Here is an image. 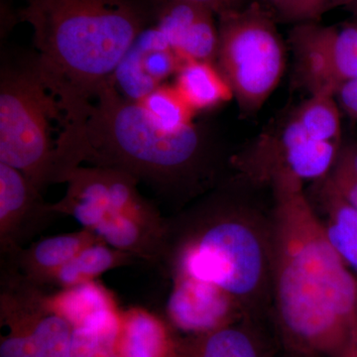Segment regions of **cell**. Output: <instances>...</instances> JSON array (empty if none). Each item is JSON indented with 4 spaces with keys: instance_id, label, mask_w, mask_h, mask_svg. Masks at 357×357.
Wrapping results in <instances>:
<instances>
[{
    "instance_id": "cell-24",
    "label": "cell",
    "mask_w": 357,
    "mask_h": 357,
    "mask_svg": "<svg viewBox=\"0 0 357 357\" xmlns=\"http://www.w3.org/2000/svg\"><path fill=\"white\" fill-rule=\"evenodd\" d=\"M326 178L338 194L357 210V145L340 148L335 165Z\"/></svg>"
},
{
    "instance_id": "cell-30",
    "label": "cell",
    "mask_w": 357,
    "mask_h": 357,
    "mask_svg": "<svg viewBox=\"0 0 357 357\" xmlns=\"http://www.w3.org/2000/svg\"><path fill=\"white\" fill-rule=\"evenodd\" d=\"M288 357H307V356H292V354H288Z\"/></svg>"
},
{
    "instance_id": "cell-19",
    "label": "cell",
    "mask_w": 357,
    "mask_h": 357,
    "mask_svg": "<svg viewBox=\"0 0 357 357\" xmlns=\"http://www.w3.org/2000/svg\"><path fill=\"white\" fill-rule=\"evenodd\" d=\"M48 307L70 324L81 328L117 312L114 296L98 282L91 281L48 294Z\"/></svg>"
},
{
    "instance_id": "cell-3",
    "label": "cell",
    "mask_w": 357,
    "mask_h": 357,
    "mask_svg": "<svg viewBox=\"0 0 357 357\" xmlns=\"http://www.w3.org/2000/svg\"><path fill=\"white\" fill-rule=\"evenodd\" d=\"M20 17L31 25L37 67L65 126L83 121L152 11L139 0H27Z\"/></svg>"
},
{
    "instance_id": "cell-7",
    "label": "cell",
    "mask_w": 357,
    "mask_h": 357,
    "mask_svg": "<svg viewBox=\"0 0 357 357\" xmlns=\"http://www.w3.org/2000/svg\"><path fill=\"white\" fill-rule=\"evenodd\" d=\"M218 68L243 112H257L278 86L286 52L275 16L259 0L218 16Z\"/></svg>"
},
{
    "instance_id": "cell-1",
    "label": "cell",
    "mask_w": 357,
    "mask_h": 357,
    "mask_svg": "<svg viewBox=\"0 0 357 357\" xmlns=\"http://www.w3.org/2000/svg\"><path fill=\"white\" fill-rule=\"evenodd\" d=\"M271 305L288 354L357 357L356 276L326 236L304 182L287 173L269 184Z\"/></svg>"
},
{
    "instance_id": "cell-12",
    "label": "cell",
    "mask_w": 357,
    "mask_h": 357,
    "mask_svg": "<svg viewBox=\"0 0 357 357\" xmlns=\"http://www.w3.org/2000/svg\"><path fill=\"white\" fill-rule=\"evenodd\" d=\"M171 279L167 316L187 337L213 332L251 316L234 296L215 284L189 276Z\"/></svg>"
},
{
    "instance_id": "cell-4",
    "label": "cell",
    "mask_w": 357,
    "mask_h": 357,
    "mask_svg": "<svg viewBox=\"0 0 357 357\" xmlns=\"http://www.w3.org/2000/svg\"><path fill=\"white\" fill-rule=\"evenodd\" d=\"M271 220L215 195L168 218L160 267L227 291L251 314L271 305Z\"/></svg>"
},
{
    "instance_id": "cell-9",
    "label": "cell",
    "mask_w": 357,
    "mask_h": 357,
    "mask_svg": "<svg viewBox=\"0 0 357 357\" xmlns=\"http://www.w3.org/2000/svg\"><path fill=\"white\" fill-rule=\"evenodd\" d=\"M340 150V143L312 139L291 116L283 126L260 136L234 164L255 184L269 185L282 173L314 183L330 174Z\"/></svg>"
},
{
    "instance_id": "cell-16",
    "label": "cell",
    "mask_w": 357,
    "mask_h": 357,
    "mask_svg": "<svg viewBox=\"0 0 357 357\" xmlns=\"http://www.w3.org/2000/svg\"><path fill=\"white\" fill-rule=\"evenodd\" d=\"M314 188L316 206L326 236L345 264L357 274V210L347 203L328 178Z\"/></svg>"
},
{
    "instance_id": "cell-28",
    "label": "cell",
    "mask_w": 357,
    "mask_h": 357,
    "mask_svg": "<svg viewBox=\"0 0 357 357\" xmlns=\"http://www.w3.org/2000/svg\"><path fill=\"white\" fill-rule=\"evenodd\" d=\"M349 9H351V13L354 14V16H356L357 20V0H354V1L351 2V6H349Z\"/></svg>"
},
{
    "instance_id": "cell-31",
    "label": "cell",
    "mask_w": 357,
    "mask_h": 357,
    "mask_svg": "<svg viewBox=\"0 0 357 357\" xmlns=\"http://www.w3.org/2000/svg\"><path fill=\"white\" fill-rule=\"evenodd\" d=\"M356 281H357V276H356ZM356 317H357V285H356Z\"/></svg>"
},
{
    "instance_id": "cell-14",
    "label": "cell",
    "mask_w": 357,
    "mask_h": 357,
    "mask_svg": "<svg viewBox=\"0 0 357 357\" xmlns=\"http://www.w3.org/2000/svg\"><path fill=\"white\" fill-rule=\"evenodd\" d=\"M174 357H275V349L259 318L249 316L213 332L181 338Z\"/></svg>"
},
{
    "instance_id": "cell-13",
    "label": "cell",
    "mask_w": 357,
    "mask_h": 357,
    "mask_svg": "<svg viewBox=\"0 0 357 357\" xmlns=\"http://www.w3.org/2000/svg\"><path fill=\"white\" fill-rule=\"evenodd\" d=\"M152 20L182 62L215 63L218 25L215 14L203 7L177 1L152 0Z\"/></svg>"
},
{
    "instance_id": "cell-25",
    "label": "cell",
    "mask_w": 357,
    "mask_h": 357,
    "mask_svg": "<svg viewBox=\"0 0 357 357\" xmlns=\"http://www.w3.org/2000/svg\"><path fill=\"white\" fill-rule=\"evenodd\" d=\"M354 0H289L275 7L284 20L292 22H317L326 11L340 6H351Z\"/></svg>"
},
{
    "instance_id": "cell-17",
    "label": "cell",
    "mask_w": 357,
    "mask_h": 357,
    "mask_svg": "<svg viewBox=\"0 0 357 357\" xmlns=\"http://www.w3.org/2000/svg\"><path fill=\"white\" fill-rule=\"evenodd\" d=\"M178 342L161 319L145 310L130 309L121 316V357H174Z\"/></svg>"
},
{
    "instance_id": "cell-29",
    "label": "cell",
    "mask_w": 357,
    "mask_h": 357,
    "mask_svg": "<svg viewBox=\"0 0 357 357\" xmlns=\"http://www.w3.org/2000/svg\"><path fill=\"white\" fill-rule=\"evenodd\" d=\"M270 3L273 4L274 7L280 6V4L285 3V2L289 1V0H267Z\"/></svg>"
},
{
    "instance_id": "cell-22",
    "label": "cell",
    "mask_w": 357,
    "mask_h": 357,
    "mask_svg": "<svg viewBox=\"0 0 357 357\" xmlns=\"http://www.w3.org/2000/svg\"><path fill=\"white\" fill-rule=\"evenodd\" d=\"M121 317L114 312L89 325L74 328L73 357H121Z\"/></svg>"
},
{
    "instance_id": "cell-2",
    "label": "cell",
    "mask_w": 357,
    "mask_h": 357,
    "mask_svg": "<svg viewBox=\"0 0 357 357\" xmlns=\"http://www.w3.org/2000/svg\"><path fill=\"white\" fill-rule=\"evenodd\" d=\"M83 163L129 174L177 204L211 187L218 170L217 150L202 126L169 132L139 102L121 96L112 79L83 121L63 126L55 142L54 184Z\"/></svg>"
},
{
    "instance_id": "cell-8",
    "label": "cell",
    "mask_w": 357,
    "mask_h": 357,
    "mask_svg": "<svg viewBox=\"0 0 357 357\" xmlns=\"http://www.w3.org/2000/svg\"><path fill=\"white\" fill-rule=\"evenodd\" d=\"M48 294L20 274L0 278V357H73L74 328L51 311Z\"/></svg>"
},
{
    "instance_id": "cell-26",
    "label": "cell",
    "mask_w": 357,
    "mask_h": 357,
    "mask_svg": "<svg viewBox=\"0 0 357 357\" xmlns=\"http://www.w3.org/2000/svg\"><path fill=\"white\" fill-rule=\"evenodd\" d=\"M177 1L188 2V3L203 7L218 17L222 14L241 10L256 0H177Z\"/></svg>"
},
{
    "instance_id": "cell-18",
    "label": "cell",
    "mask_w": 357,
    "mask_h": 357,
    "mask_svg": "<svg viewBox=\"0 0 357 357\" xmlns=\"http://www.w3.org/2000/svg\"><path fill=\"white\" fill-rule=\"evenodd\" d=\"M174 86L195 114L215 109L234 96L218 66L206 61L183 62Z\"/></svg>"
},
{
    "instance_id": "cell-10",
    "label": "cell",
    "mask_w": 357,
    "mask_h": 357,
    "mask_svg": "<svg viewBox=\"0 0 357 357\" xmlns=\"http://www.w3.org/2000/svg\"><path fill=\"white\" fill-rule=\"evenodd\" d=\"M296 77L310 93L335 91L357 79V22L299 23L291 30Z\"/></svg>"
},
{
    "instance_id": "cell-5",
    "label": "cell",
    "mask_w": 357,
    "mask_h": 357,
    "mask_svg": "<svg viewBox=\"0 0 357 357\" xmlns=\"http://www.w3.org/2000/svg\"><path fill=\"white\" fill-rule=\"evenodd\" d=\"M67 192L52 208L69 215L107 245L160 265L168 218L138 190L135 178L105 167H77L65 177Z\"/></svg>"
},
{
    "instance_id": "cell-6",
    "label": "cell",
    "mask_w": 357,
    "mask_h": 357,
    "mask_svg": "<svg viewBox=\"0 0 357 357\" xmlns=\"http://www.w3.org/2000/svg\"><path fill=\"white\" fill-rule=\"evenodd\" d=\"M53 119L62 122V112L42 79L35 55L2 61L0 163L20 171L41 192L53 184Z\"/></svg>"
},
{
    "instance_id": "cell-15",
    "label": "cell",
    "mask_w": 357,
    "mask_h": 357,
    "mask_svg": "<svg viewBox=\"0 0 357 357\" xmlns=\"http://www.w3.org/2000/svg\"><path fill=\"white\" fill-rule=\"evenodd\" d=\"M86 229L46 237L16 255L0 257V262L13 265L27 280L43 289L52 287L61 268L70 261L89 244L98 241Z\"/></svg>"
},
{
    "instance_id": "cell-11",
    "label": "cell",
    "mask_w": 357,
    "mask_h": 357,
    "mask_svg": "<svg viewBox=\"0 0 357 357\" xmlns=\"http://www.w3.org/2000/svg\"><path fill=\"white\" fill-rule=\"evenodd\" d=\"M60 215L22 173L0 163V257L16 255Z\"/></svg>"
},
{
    "instance_id": "cell-27",
    "label": "cell",
    "mask_w": 357,
    "mask_h": 357,
    "mask_svg": "<svg viewBox=\"0 0 357 357\" xmlns=\"http://www.w3.org/2000/svg\"><path fill=\"white\" fill-rule=\"evenodd\" d=\"M335 96L342 109L357 119V79L342 84L335 91Z\"/></svg>"
},
{
    "instance_id": "cell-23",
    "label": "cell",
    "mask_w": 357,
    "mask_h": 357,
    "mask_svg": "<svg viewBox=\"0 0 357 357\" xmlns=\"http://www.w3.org/2000/svg\"><path fill=\"white\" fill-rule=\"evenodd\" d=\"M160 128L178 132L192 126L195 114L185 103L175 86L161 84L138 102Z\"/></svg>"
},
{
    "instance_id": "cell-21",
    "label": "cell",
    "mask_w": 357,
    "mask_h": 357,
    "mask_svg": "<svg viewBox=\"0 0 357 357\" xmlns=\"http://www.w3.org/2000/svg\"><path fill=\"white\" fill-rule=\"evenodd\" d=\"M292 117L312 139L340 143L342 126L335 93H312Z\"/></svg>"
},
{
    "instance_id": "cell-20",
    "label": "cell",
    "mask_w": 357,
    "mask_h": 357,
    "mask_svg": "<svg viewBox=\"0 0 357 357\" xmlns=\"http://www.w3.org/2000/svg\"><path fill=\"white\" fill-rule=\"evenodd\" d=\"M146 264L140 258L107 245L98 239L89 244L70 261L61 268L53 282V288L73 287L95 281L100 275L123 266Z\"/></svg>"
}]
</instances>
